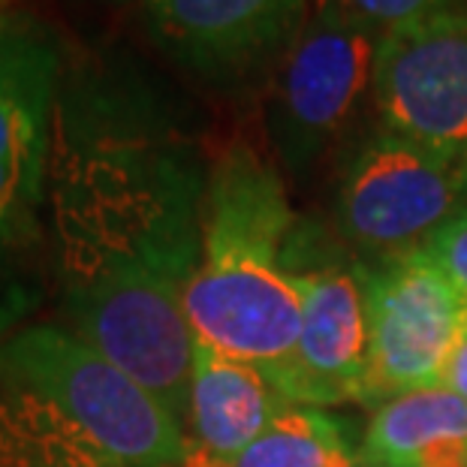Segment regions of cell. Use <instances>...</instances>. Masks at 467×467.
Returning <instances> with one entry per match:
<instances>
[{"instance_id": "obj_1", "label": "cell", "mask_w": 467, "mask_h": 467, "mask_svg": "<svg viewBox=\"0 0 467 467\" xmlns=\"http://www.w3.org/2000/svg\"><path fill=\"white\" fill-rule=\"evenodd\" d=\"M208 172L163 88L115 55H67L48 161V260L67 329L187 429ZM191 441V437H187Z\"/></svg>"}, {"instance_id": "obj_8", "label": "cell", "mask_w": 467, "mask_h": 467, "mask_svg": "<svg viewBox=\"0 0 467 467\" xmlns=\"http://www.w3.org/2000/svg\"><path fill=\"white\" fill-rule=\"evenodd\" d=\"M286 260L302 296L286 399L305 407L368 404V305L359 260L344 256L305 221L296 226Z\"/></svg>"}, {"instance_id": "obj_6", "label": "cell", "mask_w": 467, "mask_h": 467, "mask_svg": "<svg viewBox=\"0 0 467 467\" xmlns=\"http://www.w3.org/2000/svg\"><path fill=\"white\" fill-rule=\"evenodd\" d=\"M467 208V163L374 130L337 178L335 217L362 260L416 254Z\"/></svg>"}, {"instance_id": "obj_11", "label": "cell", "mask_w": 467, "mask_h": 467, "mask_svg": "<svg viewBox=\"0 0 467 467\" xmlns=\"http://www.w3.org/2000/svg\"><path fill=\"white\" fill-rule=\"evenodd\" d=\"M290 407L296 404L256 365L193 341L184 467H226Z\"/></svg>"}, {"instance_id": "obj_14", "label": "cell", "mask_w": 467, "mask_h": 467, "mask_svg": "<svg viewBox=\"0 0 467 467\" xmlns=\"http://www.w3.org/2000/svg\"><path fill=\"white\" fill-rule=\"evenodd\" d=\"M464 0H311L314 9L337 13L347 18H356L380 34H389L416 18H425L441 9H455Z\"/></svg>"}, {"instance_id": "obj_18", "label": "cell", "mask_w": 467, "mask_h": 467, "mask_svg": "<svg viewBox=\"0 0 467 467\" xmlns=\"http://www.w3.org/2000/svg\"><path fill=\"white\" fill-rule=\"evenodd\" d=\"M4 18H6V13H4V6H0V25H4Z\"/></svg>"}, {"instance_id": "obj_10", "label": "cell", "mask_w": 467, "mask_h": 467, "mask_svg": "<svg viewBox=\"0 0 467 467\" xmlns=\"http://www.w3.org/2000/svg\"><path fill=\"white\" fill-rule=\"evenodd\" d=\"M311 0H142L148 39L187 73L235 85L290 46Z\"/></svg>"}, {"instance_id": "obj_2", "label": "cell", "mask_w": 467, "mask_h": 467, "mask_svg": "<svg viewBox=\"0 0 467 467\" xmlns=\"http://www.w3.org/2000/svg\"><path fill=\"white\" fill-rule=\"evenodd\" d=\"M187 429L57 323L0 341V467H184Z\"/></svg>"}, {"instance_id": "obj_15", "label": "cell", "mask_w": 467, "mask_h": 467, "mask_svg": "<svg viewBox=\"0 0 467 467\" xmlns=\"http://www.w3.org/2000/svg\"><path fill=\"white\" fill-rule=\"evenodd\" d=\"M422 251L441 265V272L446 277H450L452 290L459 293V299H462L464 323H467V208L455 214L452 221H446Z\"/></svg>"}, {"instance_id": "obj_4", "label": "cell", "mask_w": 467, "mask_h": 467, "mask_svg": "<svg viewBox=\"0 0 467 467\" xmlns=\"http://www.w3.org/2000/svg\"><path fill=\"white\" fill-rule=\"evenodd\" d=\"M67 52L48 22L0 25V341L31 320L52 277L48 161Z\"/></svg>"}, {"instance_id": "obj_13", "label": "cell", "mask_w": 467, "mask_h": 467, "mask_svg": "<svg viewBox=\"0 0 467 467\" xmlns=\"http://www.w3.org/2000/svg\"><path fill=\"white\" fill-rule=\"evenodd\" d=\"M362 455L356 429L326 407H290L226 467H347Z\"/></svg>"}, {"instance_id": "obj_17", "label": "cell", "mask_w": 467, "mask_h": 467, "mask_svg": "<svg viewBox=\"0 0 467 467\" xmlns=\"http://www.w3.org/2000/svg\"><path fill=\"white\" fill-rule=\"evenodd\" d=\"M347 467H383V464H377V462H371V459H365V455H359L353 464H347Z\"/></svg>"}, {"instance_id": "obj_5", "label": "cell", "mask_w": 467, "mask_h": 467, "mask_svg": "<svg viewBox=\"0 0 467 467\" xmlns=\"http://www.w3.org/2000/svg\"><path fill=\"white\" fill-rule=\"evenodd\" d=\"M383 34L356 18L307 9L302 27L275 64L268 94V136L275 157L305 182L374 97Z\"/></svg>"}, {"instance_id": "obj_9", "label": "cell", "mask_w": 467, "mask_h": 467, "mask_svg": "<svg viewBox=\"0 0 467 467\" xmlns=\"http://www.w3.org/2000/svg\"><path fill=\"white\" fill-rule=\"evenodd\" d=\"M380 127L452 161L467 157V9L383 34L374 69Z\"/></svg>"}, {"instance_id": "obj_7", "label": "cell", "mask_w": 467, "mask_h": 467, "mask_svg": "<svg viewBox=\"0 0 467 467\" xmlns=\"http://www.w3.org/2000/svg\"><path fill=\"white\" fill-rule=\"evenodd\" d=\"M368 305V404L443 386L467 329L450 277L425 251L359 260Z\"/></svg>"}, {"instance_id": "obj_3", "label": "cell", "mask_w": 467, "mask_h": 467, "mask_svg": "<svg viewBox=\"0 0 467 467\" xmlns=\"http://www.w3.org/2000/svg\"><path fill=\"white\" fill-rule=\"evenodd\" d=\"M296 226L284 178L254 145L233 142L214 157L184 314L196 341L256 365L284 395L302 326L286 260Z\"/></svg>"}, {"instance_id": "obj_16", "label": "cell", "mask_w": 467, "mask_h": 467, "mask_svg": "<svg viewBox=\"0 0 467 467\" xmlns=\"http://www.w3.org/2000/svg\"><path fill=\"white\" fill-rule=\"evenodd\" d=\"M443 386L467 401V329L450 356V365H446V371H443Z\"/></svg>"}, {"instance_id": "obj_19", "label": "cell", "mask_w": 467, "mask_h": 467, "mask_svg": "<svg viewBox=\"0 0 467 467\" xmlns=\"http://www.w3.org/2000/svg\"><path fill=\"white\" fill-rule=\"evenodd\" d=\"M464 163H467V157H464Z\"/></svg>"}, {"instance_id": "obj_12", "label": "cell", "mask_w": 467, "mask_h": 467, "mask_svg": "<svg viewBox=\"0 0 467 467\" xmlns=\"http://www.w3.org/2000/svg\"><path fill=\"white\" fill-rule=\"evenodd\" d=\"M362 455L383 467H467V401L446 386L395 395L374 410Z\"/></svg>"}]
</instances>
